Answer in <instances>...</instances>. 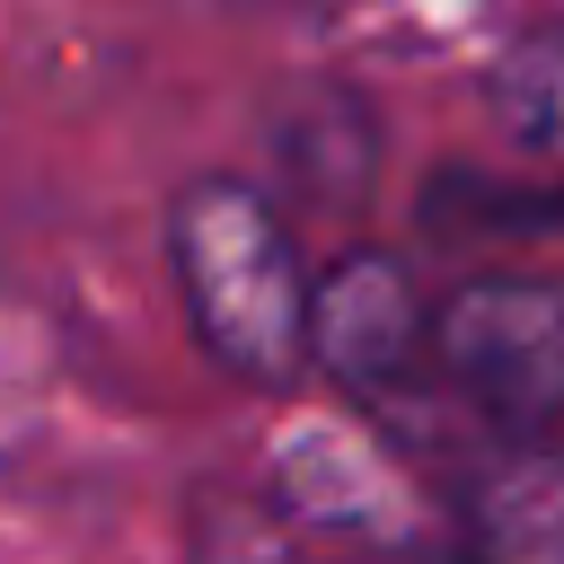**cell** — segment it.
<instances>
[{"label": "cell", "mask_w": 564, "mask_h": 564, "mask_svg": "<svg viewBox=\"0 0 564 564\" xmlns=\"http://www.w3.org/2000/svg\"><path fill=\"white\" fill-rule=\"evenodd\" d=\"M458 520H467V538L494 546V555L564 564V458L538 449V432H520V449L467 467V485H458Z\"/></svg>", "instance_id": "277c9868"}, {"label": "cell", "mask_w": 564, "mask_h": 564, "mask_svg": "<svg viewBox=\"0 0 564 564\" xmlns=\"http://www.w3.org/2000/svg\"><path fill=\"white\" fill-rule=\"evenodd\" d=\"M423 220L441 238H546V229H564V194L520 185V176H485V167H441L423 185Z\"/></svg>", "instance_id": "8992f818"}, {"label": "cell", "mask_w": 564, "mask_h": 564, "mask_svg": "<svg viewBox=\"0 0 564 564\" xmlns=\"http://www.w3.org/2000/svg\"><path fill=\"white\" fill-rule=\"evenodd\" d=\"M308 352L370 405H397L414 388V370L432 361V317L423 291L397 256L352 247L326 264V282H308Z\"/></svg>", "instance_id": "3957f363"}, {"label": "cell", "mask_w": 564, "mask_h": 564, "mask_svg": "<svg viewBox=\"0 0 564 564\" xmlns=\"http://www.w3.org/2000/svg\"><path fill=\"white\" fill-rule=\"evenodd\" d=\"M167 264H176L185 317L220 370L282 388L308 361V273H300L282 212L256 185H238V176L185 185L167 212Z\"/></svg>", "instance_id": "6da1fadb"}, {"label": "cell", "mask_w": 564, "mask_h": 564, "mask_svg": "<svg viewBox=\"0 0 564 564\" xmlns=\"http://www.w3.org/2000/svg\"><path fill=\"white\" fill-rule=\"evenodd\" d=\"M494 115L511 141L529 150H564V26H546L538 44H520L494 79Z\"/></svg>", "instance_id": "52a82bcc"}, {"label": "cell", "mask_w": 564, "mask_h": 564, "mask_svg": "<svg viewBox=\"0 0 564 564\" xmlns=\"http://www.w3.org/2000/svg\"><path fill=\"white\" fill-rule=\"evenodd\" d=\"M432 370L458 405L502 432H546L564 414V282L485 273L432 308Z\"/></svg>", "instance_id": "7a4b0ae2"}, {"label": "cell", "mask_w": 564, "mask_h": 564, "mask_svg": "<svg viewBox=\"0 0 564 564\" xmlns=\"http://www.w3.org/2000/svg\"><path fill=\"white\" fill-rule=\"evenodd\" d=\"M273 159L282 176L308 194V203H361L370 194V167H379V132H370V106H352L344 88H317L300 97L282 123H273Z\"/></svg>", "instance_id": "5b68a950"}]
</instances>
